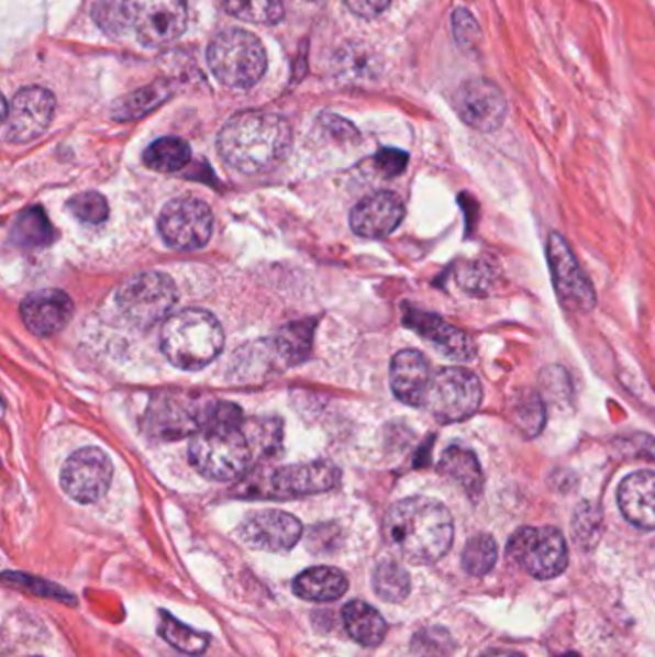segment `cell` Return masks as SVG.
<instances>
[{
	"instance_id": "cell-17",
	"label": "cell",
	"mask_w": 655,
	"mask_h": 657,
	"mask_svg": "<svg viewBox=\"0 0 655 657\" xmlns=\"http://www.w3.org/2000/svg\"><path fill=\"white\" fill-rule=\"evenodd\" d=\"M338 479H341L338 467L331 461L320 459L310 464L281 467L271 475L269 485L275 497L297 498L321 494L335 489Z\"/></svg>"
},
{
	"instance_id": "cell-32",
	"label": "cell",
	"mask_w": 655,
	"mask_h": 657,
	"mask_svg": "<svg viewBox=\"0 0 655 657\" xmlns=\"http://www.w3.org/2000/svg\"><path fill=\"white\" fill-rule=\"evenodd\" d=\"M229 14L251 23H277L282 18L281 0H221Z\"/></svg>"
},
{
	"instance_id": "cell-30",
	"label": "cell",
	"mask_w": 655,
	"mask_h": 657,
	"mask_svg": "<svg viewBox=\"0 0 655 657\" xmlns=\"http://www.w3.org/2000/svg\"><path fill=\"white\" fill-rule=\"evenodd\" d=\"M168 97V85L154 83L151 87L141 89V91L133 92V94L125 97L120 102H115L112 115H114L115 120H123V122L135 120V118L148 114L151 110L162 104Z\"/></svg>"
},
{
	"instance_id": "cell-1",
	"label": "cell",
	"mask_w": 655,
	"mask_h": 657,
	"mask_svg": "<svg viewBox=\"0 0 655 657\" xmlns=\"http://www.w3.org/2000/svg\"><path fill=\"white\" fill-rule=\"evenodd\" d=\"M385 536L390 546L412 564H435L448 554L454 521L438 500L412 497L390 505L385 515Z\"/></svg>"
},
{
	"instance_id": "cell-8",
	"label": "cell",
	"mask_w": 655,
	"mask_h": 657,
	"mask_svg": "<svg viewBox=\"0 0 655 657\" xmlns=\"http://www.w3.org/2000/svg\"><path fill=\"white\" fill-rule=\"evenodd\" d=\"M482 402L479 377L464 367H444L433 377L425 408L441 423H462L473 417Z\"/></svg>"
},
{
	"instance_id": "cell-13",
	"label": "cell",
	"mask_w": 655,
	"mask_h": 657,
	"mask_svg": "<svg viewBox=\"0 0 655 657\" xmlns=\"http://www.w3.org/2000/svg\"><path fill=\"white\" fill-rule=\"evenodd\" d=\"M459 120L480 133L500 130L508 118V99L487 77H473L457 87L454 97Z\"/></svg>"
},
{
	"instance_id": "cell-20",
	"label": "cell",
	"mask_w": 655,
	"mask_h": 657,
	"mask_svg": "<svg viewBox=\"0 0 655 657\" xmlns=\"http://www.w3.org/2000/svg\"><path fill=\"white\" fill-rule=\"evenodd\" d=\"M433 371L425 356L418 350H400L390 361V389L406 405H425Z\"/></svg>"
},
{
	"instance_id": "cell-36",
	"label": "cell",
	"mask_w": 655,
	"mask_h": 657,
	"mask_svg": "<svg viewBox=\"0 0 655 657\" xmlns=\"http://www.w3.org/2000/svg\"><path fill=\"white\" fill-rule=\"evenodd\" d=\"M492 279H495L492 268L485 260L471 261L459 271V285L465 291L477 292V294H485L488 287L492 285Z\"/></svg>"
},
{
	"instance_id": "cell-12",
	"label": "cell",
	"mask_w": 655,
	"mask_h": 657,
	"mask_svg": "<svg viewBox=\"0 0 655 657\" xmlns=\"http://www.w3.org/2000/svg\"><path fill=\"white\" fill-rule=\"evenodd\" d=\"M114 475L112 461L100 448L74 452L62 467L60 485L64 492L79 504L99 502L107 494Z\"/></svg>"
},
{
	"instance_id": "cell-22",
	"label": "cell",
	"mask_w": 655,
	"mask_h": 657,
	"mask_svg": "<svg viewBox=\"0 0 655 657\" xmlns=\"http://www.w3.org/2000/svg\"><path fill=\"white\" fill-rule=\"evenodd\" d=\"M438 471L449 481L456 482L471 500H479L485 490V475L480 469L479 459L469 448L464 446H449L442 454L438 461Z\"/></svg>"
},
{
	"instance_id": "cell-23",
	"label": "cell",
	"mask_w": 655,
	"mask_h": 657,
	"mask_svg": "<svg viewBox=\"0 0 655 657\" xmlns=\"http://www.w3.org/2000/svg\"><path fill=\"white\" fill-rule=\"evenodd\" d=\"M298 598L308 602H333L348 590V579L335 567H312L302 571L292 582Z\"/></svg>"
},
{
	"instance_id": "cell-25",
	"label": "cell",
	"mask_w": 655,
	"mask_h": 657,
	"mask_svg": "<svg viewBox=\"0 0 655 657\" xmlns=\"http://www.w3.org/2000/svg\"><path fill=\"white\" fill-rule=\"evenodd\" d=\"M143 160L154 171L176 174L191 162V146L184 138L162 137L146 148Z\"/></svg>"
},
{
	"instance_id": "cell-29",
	"label": "cell",
	"mask_w": 655,
	"mask_h": 657,
	"mask_svg": "<svg viewBox=\"0 0 655 657\" xmlns=\"http://www.w3.org/2000/svg\"><path fill=\"white\" fill-rule=\"evenodd\" d=\"M313 322H300L287 325L281 328L274 338V346L277 354L287 364L302 361L308 358L312 348Z\"/></svg>"
},
{
	"instance_id": "cell-15",
	"label": "cell",
	"mask_w": 655,
	"mask_h": 657,
	"mask_svg": "<svg viewBox=\"0 0 655 657\" xmlns=\"http://www.w3.org/2000/svg\"><path fill=\"white\" fill-rule=\"evenodd\" d=\"M238 536L256 550H292L302 536V523L287 512L259 510L244 517L238 525Z\"/></svg>"
},
{
	"instance_id": "cell-19",
	"label": "cell",
	"mask_w": 655,
	"mask_h": 657,
	"mask_svg": "<svg viewBox=\"0 0 655 657\" xmlns=\"http://www.w3.org/2000/svg\"><path fill=\"white\" fill-rule=\"evenodd\" d=\"M404 323L418 335L433 344L436 350L444 354L446 358L471 361L477 356V346L471 336L462 328L444 322L438 315L420 312V310H408Z\"/></svg>"
},
{
	"instance_id": "cell-5",
	"label": "cell",
	"mask_w": 655,
	"mask_h": 657,
	"mask_svg": "<svg viewBox=\"0 0 655 657\" xmlns=\"http://www.w3.org/2000/svg\"><path fill=\"white\" fill-rule=\"evenodd\" d=\"M208 66L221 83L248 89L266 74V51L248 31H221L208 46Z\"/></svg>"
},
{
	"instance_id": "cell-7",
	"label": "cell",
	"mask_w": 655,
	"mask_h": 657,
	"mask_svg": "<svg viewBox=\"0 0 655 657\" xmlns=\"http://www.w3.org/2000/svg\"><path fill=\"white\" fill-rule=\"evenodd\" d=\"M506 554L510 561L541 581L564 574L569 561L564 535L556 527L519 528L508 541Z\"/></svg>"
},
{
	"instance_id": "cell-27",
	"label": "cell",
	"mask_w": 655,
	"mask_h": 657,
	"mask_svg": "<svg viewBox=\"0 0 655 657\" xmlns=\"http://www.w3.org/2000/svg\"><path fill=\"white\" fill-rule=\"evenodd\" d=\"M511 420L526 436L539 435L546 423V405L534 390H521L510 404Z\"/></svg>"
},
{
	"instance_id": "cell-28",
	"label": "cell",
	"mask_w": 655,
	"mask_h": 657,
	"mask_svg": "<svg viewBox=\"0 0 655 657\" xmlns=\"http://www.w3.org/2000/svg\"><path fill=\"white\" fill-rule=\"evenodd\" d=\"M374 589L377 597L382 598L385 602L390 604L404 602L412 590L410 575L404 567L398 566L397 561H382L375 569Z\"/></svg>"
},
{
	"instance_id": "cell-14",
	"label": "cell",
	"mask_w": 655,
	"mask_h": 657,
	"mask_svg": "<svg viewBox=\"0 0 655 657\" xmlns=\"http://www.w3.org/2000/svg\"><path fill=\"white\" fill-rule=\"evenodd\" d=\"M53 92L43 87H25L4 107L2 137L7 143H30L45 133L53 120Z\"/></svg>"
},
{
	"instance_id": "cell-11",
	"label": "cell",
	"mask_w": 655,
	"mask_h": 657,
	"mask_svg": "<svg viewBox=\"0 0 655 657\" xmlns=\"http://www.w3.org/2000/svg\"><path fill=\"white\" fill-rule=\"evenodd\" d=\"M546 256L559 304L575 314L592 312L596 308L595 285L590 283L585 269L573 256L564 235L549 233Z\"/></svg>"
},
{
	"instance_id": "cell-18",
	"label": "cell",
	"mask_w": 655,
	"mask_h": 657,
	"mask_svg": "<svg viewBox=\"0 0 655 657\" xmlns=\"http://www.w3.org/2000/svg\"><path fill=\"white\" fill-rule=\"evenodd\" d=\"M22 320L33 335L53 336L68 325L74 302L60 289H41L23 299Z\"/></svg>"
},
{
	"instance_id": "cell-37",
	"label": "cell",
	"mask_w": 655,
	"mask_h": 657,
	"mask_svg": "<svg viewBox=\"0 0 655 657\" xmlns=\"http://www.w3.org/2000/svg\"><path fill=\"white\" fill-rule=\"evenodd\" d=\"M602 517L600 512L592 508V505L585 504L579 512L575 513V521H573V531H575V541L579 538V543L592 544V538H598L600 535V527H602Z\"/></svg>"
},
{
	"instance_id": "cell-33",
	"label": "cell",
	"mask_w": 655,
	"mask_h": 657,
	"mask_svg": "<svg viewBox=\"0 0 655 657\" xmlns=\"http://www.w3.org/2000/svg\"><path fill=\"white\" fill-rule=\"evenodd\" d=\"M54 231L43 210L31 208L14 225V238L22 246H45L53 241Z\"/></svg>"
},
{
	"instance_id": "cell-24",
	"label": "cell",
	"mask_w": 655,
	"mask_h": 657,
	"mask_svg": "<svg viewBox=\"0 0 655 657\" xmlns=\"http://www.w3.org/2000/svg\"><path fill=\"white\" fill-rule=\"evenodd\" d=\"M343 623L346 633L362 646H379L387 636V623L381 613L359 600L344 605Z\"/></svg>"
},
{
	"instance_id": "cell-31",
	"label": "cell",
	"mask_w": 655,
	"mask_h": 657,
	"mask_svg": "<svg viewBox=\"0 0 655 657\" xmlns=\"http://www.w3.org/2000/svg\"><path fill=\"white\" fill-rule=\"evenodd\" d=\"M498 559V546L490 535L473 536L469 543L465 544L462 554V564L467 574L473 577H485L492 571Z\"/></svg>"
},
{
	"instance_id": "cell-3",
	"label": "cell",
	"mask_w": 655,
	"mask_h": 657,
	"mask_svg": "<svg viewBox=\"0 0 655 657\" xmlns=\"http://www.w3.org/2000/svg\"><path fill=\"white\" fill-rule=\"evenodd\" d=\"M225 344V333L214 314L189 308L164 322L160 346L171 366L185 371H199L210 366Z\"/></svg>"
},
{
	"instance_id": "cell-6",
	"label": "cell",
	"mask_w": 655,
	"mask_h": 657,
	"mask_svg": "<svg viewBox=\"0 0 655 657\" xmlns=\"http://www.w3.org/2000/svg\"><path fill=\"white\" fill-rule=\"evenodd\" d=\"M177 299L179 294L174 279L160 271L130 277L115 291V304L123 318L138 328H151L169 320Z\"/></svg>"
},
{
	"instance_id": "cell-26",
	"label": "cell",
	"mask_w": 655,
	"mask_h": 657,
	"mask_svg": "<svg viewBox=\"0 0 655 657\" xmlns=\"http://www.w3.org/2000/svg\"><path fill=\"white\" fill-rule=\"evenodd\" d=\"M158 633L166 643L171 644L176 650L187 654V656H202L210 644L207 633H199L195 628L187 627L168 612H160Z\"/></svg>"
},
{
	"instance_id": "cell-4",
	"label": "cell",
	"mask_w": 655,
	"mask_h": 657,
	"mask_svg": "<svg viewBox=\"0 0 655 657\" xmlns=\"http://www.w3.org/2000/svg\"><path fill=\"white\" fill-rule=\"evenodd\" d=\"M256 458L251 438L241 427L202 428L192 435L189 459L210 481H235Z\"/></svg>"
},
{
	"instance_id": "cell-40",
	"label": "cell",
	"mask_w": 655,
	"mask_h": 657,
	"mask_svg": "<svg viewBox=\"0 0 655 657\" xmlns=\"http://www.w3.org/2000/svg\"><path fill=\"white\" fill-rule=\"evenodd\" d=\"M479 657H525L518 654V652H510V650H490L485 652L482 656Z\"/></svg>"
},
{
	"instance_id": "cell-34",
	"label": "cell",
	"mask_w": 655,
	"mask_h": 657,
	"mask_svg": "<svg viewBox=\"0 0 655 657\" xmlns=\"http://www.w3.org/2000/svg\"><path fill=\"white\" fill-rule=\"evenodd\" d=\"M452 35L456 45L465 54L479 53L480 43H482V33L475 15L467 8H456L452 12Z\"/></svg>"
},
{
	"instance_id": "cell-38",
	"label": "cell",
	"mask_w": 655,
	"mask_h": 657,
	"mask_svg": "<svg viewBox=\"0 0 655 657\" xmlns=\"http://www.w3.org/2000/svg\"><path fill=\"white\" fill-rule=\"evenodd\" d=\"M408 154L398 148H382L379 154L375 156V166L381 171L382 176L397 177L404 174L406 166H408Z\"/></svg>"
},
{
	"instance_id": "cell-39",
	"label": "cell",
	"mask_w": 655,
	"mask_h": 657,
	"mask_svg": "<svg viewBox=\"0 0 655 657\" xmlns=\"http://www.w3.org/2000/svg\"><path fill=\"white\" fill-rule=\"evenodd\" d=\"M392 0H344L346 8L359 18H377L390 7Z\"/></svg>"
},
{
	"instance_id": "cell-2",
	"label": "cell",
	"mask_w": 655,
	"mask_h": 657,
	"mask_svg": "<svg viewBox=\"0 0 655 657\" xmlns=\"http://www.w3.org/2000/svg\"><path fill=\"white\" fill-rule=\"evenodd\" d=\"M292 145V131L285 118L269 112L233 115L218 137L221 158L241 174H262L281 164Z\"/></svg>"
},
{
	"instance_id": "cell-35",
	"label": "cell",
	"mask_w": 655,
	"mask_h": 657,
	"mask_svg": "<svg viewBox=\"0 0 655 657\" xmlns=\"http://www.w3.org/2000/svg\"><path fill=\"white\" fill-rule=\"evenodd\" d=\"M69 214L77 218L79 222L91 223V225H99V223L107 222L110 208L102 194L95 191L81 192L68 200Z\"/></svg>"
},
{
	"instance_id": "cell-21",
	"label": "cell",
	"mask_w": 655,
	"mask_h": 657,
	"mask_svg": "<svg viewBox=\"0 0 655 657\" xmlns=\"http://www.w3.org/2000/svg\"><path fill=\"white\" fill-rule=\"evenodd\" d=\"M619 510L642 531H655V474L636 471L623 479L618 492Z\"/></svg>"
},
{
	"instance_id": "cell-9",
	"label": "cell",
	"mask_w": 655,
	"mask_h": 657,
	"mask_svg": "<svg viewBox=\"0 0 655 657\" xmlns=\"http://www.w3.org/2000/svg\"><path fill=\"white\" fill-rule=\"evenodd\" d=\"M123 20L148 46L169 45L185 31V0H123Z\"/></svg>"
},
{
	"instance_id": "cell-10",
	"label": "cell",
	"mask_w": 655,
	"mask_h": 657,
	"mask_svg": "<svg viewBox=\"0 0 655 657\" xmlns=\"http://www.w3.org/2000/svg\"><path fill=\"white\" fill-rule=\"evenodd\" d=\"M158 231L166 245L191 253L208 245L214 231V215L204 200L181 197L164 207Z\"/></svg>"
},
{
	"instance_id": "cell-16",
	"label": "cell",
	"mask_w": 655,
	"mask_h": 657,
	"mask_svg": "<svg viewBox=\"0 0 655 657\" xmlns=\"http://www.w3.org/2000/svg\"><path fill=\"white\" fill-rule=\"evenodd\" d=\"M406 208L395 192L379 191L359 200L351 214V227L358 237L382 238L397 231Z\"/></svg>"
}]
</instances>
